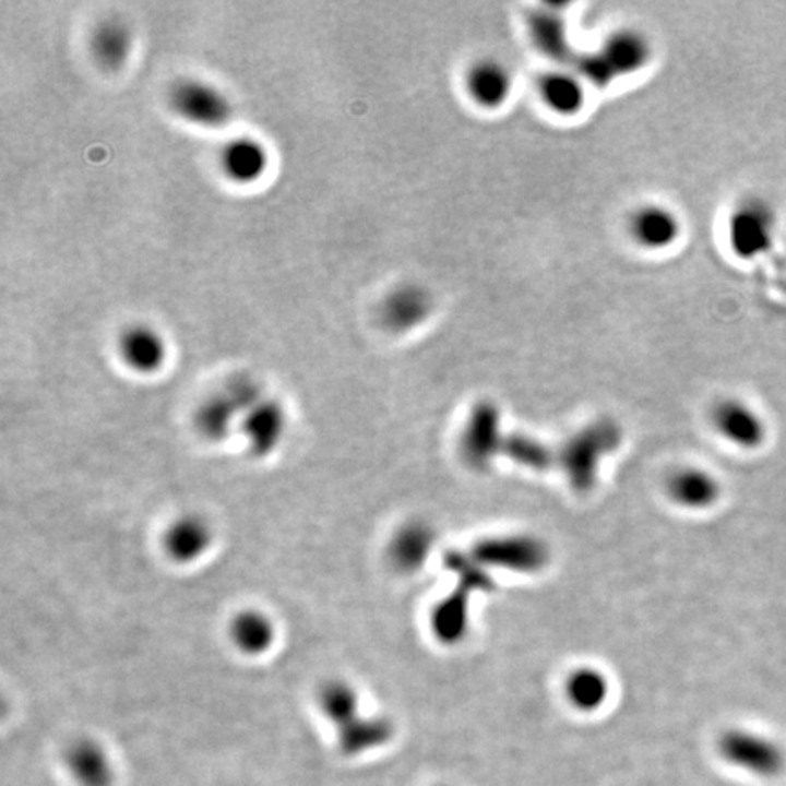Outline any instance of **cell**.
Wrapping results in <instances>:
<instances>
[{"instance_id":"6da1fadb","label":"cell","mask_w":786,"mask_h":786,"mask_svg":"<svg viewBox=\"0 0 786 786\" xmlns=\"http://www.w3.org/2000/svg\"><path fill=\"white\" fill-rule=\"evenodd\" d=\"M621 442V428L610 419L595 420L568 439L561 450V464L570 485L586 491L595 485L597 466L606 453L614 452Z\"/></svg>"},{"instance_id":"7a4b0ae2","label":"cell","mask_w":786,"mask_h":786,"mask_svg":"<svg viewBox=\"0 0 786 786\" xmlns=\"http://www.w3.org/2000/svg\"><path fill=\"white\" fill-rule=\"evenodd\" d=\"M168 106L180 120L202 130H218L234 119V106L223 90L196 76H186L169 87Z\"/></svg>"},{"instance_id":"3957f363","label":"cell","mask_w":786,"mask_h":786,"mask_svg":"<svg viewBox=\"0 0 786 786\" xmlns=\"http://www.w3.org/2000/svg\"><path fill=\"white\" fill-rule=\"evenodd\" d=\"M720 758L734 769L759 779L779 777L786 769L785 748L772 737L759 731L731 728L717 742Z\"/></svg>"},{"instance_id":"277c9868","label":"cell","mask_w":786,"mask_h":786,"mask_svg":"<svg viewBox=\"0 0 786 786\" xmlns=\"http://www.w3.org/2000/svg\"><path fill=\"white\" fill-rule=\"evenodd\" d=\"M777 215L761 196H747L731 210L728 218V245L734 255L753 261L774 246Z\"/></svg>"},{"instance_id":"5b68a950","label":"cell","mask_w":786,"mask_h":786,"mask_svg":"<svg viewBox=\"0 0 786 786\" xmlns=\"http://www.w3.org/2000/svg\"><path fill=\"white\" fill-rule=\"evenodd\" d=\"M472 556L485 568H502L521 573L539 572L550 561L548 545L534 535L488 537L474 546Z\"/></svg>"},{"instance_id":"8992f818","label":"cell","mask_w":786,"mask_h":786,"mask_svg":"<svg viewBox=\"0 0 786 786\" xmlns=\"http://www.w3.org/2000/svg\"><path fill=\"white\" fill-rule=\"evenodd\" d=\"M501 412L490 401H480L469 414L461 437L464 461L475 469H486L502 452Z\"/></svg>"},{"instance_id":"52a82bcc","label":"cell","mask_w":786,"mask_h":786,"mask_svg":"<svg viewBox=\"0 0 786 786\" xmlns=\"http://www.w3.org/2000/svg\"><path fill=\"white\" fill-rule=\"evenodd\" d=\"M433 297L417 283H403L390 289L379 305V322L386 332H414L430 319Z\"/></svg>"},{"instance_id":"ba28073f","label":"cell","mask_w":786,"mask_h":786,"mask_svg":"<svg viewBox=\"0 0 786 786\" xmlns=\"http://www.w3.org/2000/svg\"><path fill=\"white\" fill-rule=\"evenodd\" d=\"M627 228L641 250L665 251L681 239L682 221L674 207L663 202H644L630 213Z\"/></svg>"},{"instance_id":"9c48e42d","label":"cell","mask_w":786,"mask_h":786,"mask_svg":"<svg viewBox=\"0 0 786 786\" xmlns=\"http://www.w3.org/2000/svg\"><path fill=\"white\" fill-rule=\"evenodd\" d=\"M286 426L288 417L283 404L264 397L242 415L239 431L251 457L264 458L277 452L286 436Z\"/></svg>"},{"instance_id":"30bf717a","label":"cell","mask_w":786,"mask_h":786,"mask_svg":"<svg viewBox=\"0 0 786 786\" xmlns=\"http://www.w3.org/2000/svg\"><path fill=\"white\" fill-rule=\"evenodd\" d=\"M597 55L616 81L619 76L635 75L643 71L652 62L654 46L646 33L638 27H619L603 40Z\"/></svg>"},{"instance_id":"8fae6325","label":"cell","mask_w":786,"mask_h":786,"mask_svg":"<svg viewBox=\"0 0 786 786\" xmlns=\"http://www.w3.org/2000/svg\"><path fill=\"white\" fill-rule=\"evenodd\" d=\"M464 90L477 108L488 111L502 108L512 97V70L501 59H477L468 66L464 75Z\"/></svg>"},{"instance_id":"7c38bea8","label":"cell","mask_w":786,"mask_h":786,"mask_svg":"<svg viewBox=\"0 0 786 786\" xmlns=\"http://www.w3.org/2000/svg\"><path fill=\"white\" fill-rule=\"evenodd\" d=\"M117 352L126 368L136 376H155L168 360V344L163 333L142 322L120 333Z\"/></svg>"},{"instance_id":"4fadbf2b","label":"cell","mask_w":786,"mask_h":786,"mask_svg":"<svg viewBox=\"0 0 786 786\" xmlns=\"http://www.w3.org/2000/svg\"><path fill=\"white\" fill-rule=\"evenodd\" d=\"M712 422L726 441L745 450H755L766 439L763 417L739 398H723L715 404Z\"/></svg>"},{"instance_id":"5bb4252c","label":"cell","mask_w":786,"mask_h":786,"mask_svg":"<svg viewBox=\"0 0 786 786\" xmlns=\"http://www.w3.org/2000/svg\"><path fill=\"white\" fill-rule=\"evenodd\" d=\"M213 545V528L206 519L188 513L175 519L163 535V550L169 561L188 567L201 561Z\"/></svg>"},{"instance_id":"9a60e30c","label":"cell","mask_w":786,"mask_h":786,"mask_svg":"<svg viewBox=\"0 0 786 786\" xmlns=\"http://www.w3.org/2000/svg\"><path fill=\"white\" fill-rule=\"evenodd\" d=\"M270 168L266 144L255 136H235L221 150V169L224 177L237 186H251L264 179Z\"/></svg>"},{"instance_id":"2e32d148","label":"cell","mask_w":786,"mask_h":786,"mask_svg":"<svg viewBox=\"0 0 786 786\" xmlns=\"http://www.w3.org/2000/svg\"><path fill=\"white\" fill-rule=\"evenodd\" d=\"M537 93L540 103L550 109L557 117H573L581 114L586 104V84L577 71L557 70L545 71L537 82Z\"/></svg>"},{"instance_id":"e0dca14e","label":"cell","mask_w":786,"mask_h":786,"mask_svg":"<svg viewBox=\"0 0 786 786\" xmlns=\"http://www.w3.org/2000/svg\"><path fill=\"white\" fill-rule=\"evenodd\" d=\"M436 543V534L430 524L422 521H409L393 534L388 545V561L393 570L401 573H414L425 567Z\"/></svg>"},{"instance_id":"ac0fdd59","label":"cell","mask_w":786,"mask_h":786,"mask_svg":"<svg viewBox=\"0 0 786 786\" xmlns=\"http://www.w3.org/2000/svg\"><path fill=\"white\" fill-rule=\"evenodd\" d=\"M228 638L235 648L246 657H262L277 641V627L264 611L248 608L231 617Z\"/></svg>"},{"instance_id":"d6986e66","label":"cell","mask_w":786,"mask_h":786,"mask_svg":"<svg viewBox=\"0 0 786 786\" xmlns=\"http://www.w3.org/2000/svg\"><path fill=\"white\" fill-rule=\"evenodd\" d=\"M133 32L122 19L98 22L92 33L93 59L103 70L119 71L128 64L133 53Z\"/></svg>"},{"instance_id":"ffe728a7","label":"cell","mask_w":786,"mask_h":786,"mask_svg":"<svg viewBox=\"0 0 786 786\" xmlns=\"http://www.w3.org/2000/svg\"><path fill=\"white\" fill-rule=\"evenodd\" d=\"M68 769L81 786H111L114 764L103 745L93 739H81L71 745L66 753Z\"/></svg>"},{"instance_id":"44dd1931","label":"cell","mask_w":786,"mask_h":786,"mask_svg":"<svg viewBox=\"0 0 786 786\" xmlns=\"http://www.w3.org/2000/svg\"><path fill=\"white\" fill-rule=\"evenodd\" d=\"M393 725L381 715H359L337 730V747L346 758H357L392 741Z\"/></svg>"},{"instance_id":"7402d4cb","label":"cell","mask_w":786,"mask_h":786,"mask_svg":"<svg viewBox=\"0 0 786 786\" xmlns=\"http://www.w3.org/2000/svg\"><path fill=\"white\" fill-rule=\"evenodd\" d=\"M240 417V409L235 406L228 393L221 390L199 404L193 415V425L204 441L223 442L234 433L235 428L239 430Z\"/></svg>"},{"instance_id":"603a6c76","label":"cell","mask_w":786,"mask_h":786,"mask_svg":"<svg viewBox=\"0 0 786 786\" xmlns=\"http://www.w3.org/2000/svg\"><path fill=\"white\" fill-rule=\"evenodd\" d=\"M668 496L679 507L704 510L719 501V480L701 468L677 469L668 479Z\"/></svg>"},{"instance_id":"cb8c5ba5","label":"cell","mask_w":786,"mask_h":786,"mask_svg":"<svg viewBox=\"0 0 786 786\" xmlns=\"http://www.w3.org/2000/svg\"><path fill=\"white\" fill-rule=\"evenodd\" d=\"M315 703L322 717L337 731L360 715L359 693L344 679H330L317 690Z\"/></svg>"},{"instance_id":"d4e9b609","label":"cell","mask_w":786,"mask_h":786,"mask_svg":"<svg viewBox=\"0 0 786 786\" xmlns=\"http://www.w3.org/2000/svg\"><path fill=\"white\" fill-rule=\"evenodd\" d=\"M469 590L458 586L431 611V632L442 644H457L468 632Z\"/></svg>"},{"instance_id":"484cf974","label":"cell","mask_w":786,"mask_h":786,"mask_svg":"<svg viewBox=\"0 0 786 786\" xmlns=\"http://www.w3.org/2000/svg\"><path fill=\"white\" fill-rule=\"evenodd\" d=\"M529 33H532L535 46L551 59L561 60V62L567 59L575 60L572 48H570V40H568L567 26L557 13H551V11L534 13L529 21Z\"/></svg>"},{"instance_id":"4316f807","label":"cell","mask_w":786,"mask_h":786,"mask_svg":"<svg viewBox=\"0 0 786 786\" xmlns=\"http://www.w3.org/2000/svg\"><path fill=\"white\" fill-rule=\"evenodd\" d=\"M610 687L605 674L584 666L572 671L567 679V698L581 712H594L606 703Z\"/></svg>"},{"instance_id":"83f0119b","label":"cell","mask_w":786,"mask_h":786,"mask_svg":"<svg viewBox=\"0 0 786 786\" xmlns=\"http://www.w3.org/2000/svg\"><path fill=\"white\" fill-rule=\"evenodd\" d=\"M501 453L521 466L532 469H546L553 461V455L543 442L535 441L534 437L521 436V433L504 437Z\"/></svg>"},{"instance_id":"f1b7e54d","label":"cell","mask_w":786,"mask_h":786,"mask_svg":"<svg viewBox=\"0 0 786 786\" xmlns=\"http://www.w3.org/2000/svg\"><path fill=\"white\" fill-rule=\"evenodd\" d=\"M444 562H446L448 570H452L457 575L458 586H463L469 592H474V590L485 592V590L493 588V583H491V577L486 572V568L475 561L472 553L466 556L461 551H448Z\"/></svg>"}]
</instances>
